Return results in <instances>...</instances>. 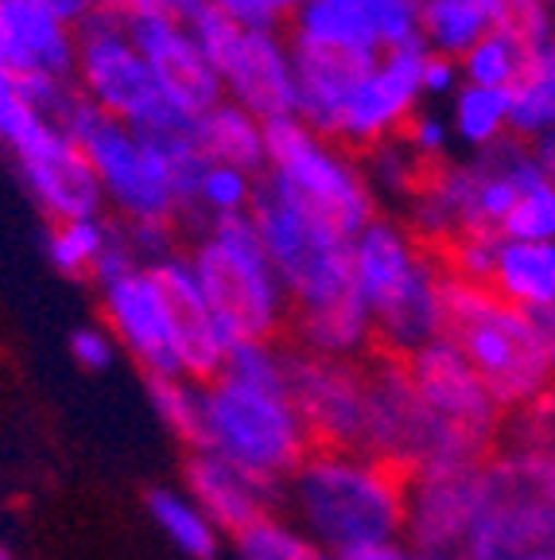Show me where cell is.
<instances>
[{"label":"cell","mask_w":555,"mask_h":560,"mask_svg":"<svg viewBox=\"0 0 555 560\" xmlns=\"http://www.w3.org/2000/svg\"><path fill=\"white\" fill-rule=\"evenodd\" d=\"M477 471L482 464H432L409 471L404 541L412 549L462 557L477 522Z\"/></svg>","instance_id":"obj_19"},{"label":"cell","mask_w":555,"mask_h":560,"mask_svg":"<svg viewBox=\"0 0 555 560\" xmlns=\"http://www.w3.org/2000/svg\"><path fill=\"white\" fill-rule=\"evenodd\" d=\"M39 121H47V117L35 114L32 102L24 97L20 74L9 67V59L0 55V144L12 149V144H16L20 137H27Z\"/></svg>","instance_id":"obj_40"},{"label":"cell","mask_w":555,"mask_h":560,"mask_svg":"<svg viewBox=\"0 0 555 560\" xmlns=\"http://www.w3.org/2000/svg\"><path fill=\"white\" fill-rule=\"evenodd\" d=\"M292 347L319 359H342V362H365L377 354V327L362 296L334 300V304L311 307V312H292Z\"/></svg>","instance_id":"obj_24"},{"label":"cell","mask_w":555,"mask_h":560,"mask_svg":"<svg viewBox=\"0 0 555 560\" xmlns=\"http://www.w3.org/2000/svg\"><path fill=\"white\" fill-rule=\"evenodd\" d=\"M547 4H552V9H555V0H547Z\"/></svg>","instance_id":"obj_51"},{"label":"cell","mask_w":555,"mask_h":560,"mask_svg":"<svg viewBox=\"0 0 555 560\" xmlns=\"http://www.w3.org/2000/svg\"><path fill=\"white\" fill-rule=\"evenodd\" d=\"M182 490L202 506V514L222 529V537H241L249 525L280 514V487L252 479L249 471L226 464L210 452H191L182 467Z\"/></svg>","instance_id":"obj_22"},{"label":"cell","mask_w":555,"mask_h":560,"mask_svg":"<svg viewBox=\"0 0 555 560\" xmlns=\"http://www.w3.org/2000/svg\"><path fill=\"white\" fill-rule=\"evenodd\" d=\"M39 4H44V9H51L55 16H62V20H67V24L79 27L82 20L90 16V12L102 9L105 0H39Z\"/></svg>","instance_id":"obj_45"},{"label":"cell","mask_w":555,"mask_h":560,"mask_svg":"<svg viewBox=\"0 0 555 560\" xmlns=\"http://www.w3.org/2000/svg\"><path fill=\"white\" fill-rule=\"evenodd\" d=\"M152 137V132L129 129L114 117L97 114L74 140L86 160L94 164L102 184L105 214L117 222H187V199H182L179 172H175V140Z\"/></svg>","instance_id":"obj_9"},{"label":"cell","mask_w":555,"mask_h":560,"mask_svg":"<svg viewBox=\"0 0 555 560\" xmlns=\"http://www.w3.org/2000/svg\"><path fill=\"white\" fill-rule=\"evenodd\" d=\"M409 377L424 412V455L432 464H482L505 436V412L451 335L409 354Z\"/></svg>","instance_id":"obj_7"},{"label":"cell","mask_w":555,"mask_h":560,"mask_svg":"<svg viewBox=\"0 0 555 560\" xmlns=\"http://www.w3.org/2000/svg\"><path fill=\"white\" fill-rule=\"evenodd\" d=\"M447 121H451L454 144L467 149V156L489 152L512 137V102L505 90H482L462 82V90L451 97Z\"/></svg>","instance_id":"obj_29"},{"label":"cell","mask_w":555,"mask_h":560,"mask_svg":"<svg viewBox=\"0 0 555 560\" xmlns=\"http://www.w3.org/2000/svg\"><path fill=\"white\" fill-rule=\"evenodd\" d=\"M252 226L261 234L272 269L284 280L292 312L334 304L354 296V237L334 222L295 202L284 187L261 175V191L252 202Z\"/></svg>","instance_id":"obj_8"},{"label":"cell","mask_w":555,"mask_h":560,"mask_svg":"<svg viewBox=\"0 0 555 560\" xmlns=\"http://www.w3.org/2000/svg\"><path fill=\"white\" fill-rule=\"evenodd\" d=\"M540 319V327H544V335H547V342H552V350H555V304L547 307L544 315H536Z\"/></svg>","instance_id":"obj_47"},{"label":"cell","mask_w":555,"mask_h":560,"mask_svg":"<svg viewBox=\"0 0 555 560\" xmlns=\"http://www.w3.org/2000/svg\"><path fill=\"white\" fill-rule=\"evenodd\" d=\"M555 545V417L547 405L512 412L477 471V522L462 560H517Z\"/></svg>","instance_id":"obj_3"},{"label":"cell","mask_w":555,"mask_h":560,"mask_svg":"<svg viewBox=\"0 0 555 560\" xmlns=\"http://www.w3.org/2000/svg\"><path fill=\"white\" fill-rule=\"evenodd\" d=\"M264 179L284 187L295 202H304L350 237H357L381 214V202L365 179L362 156L342 149L339 140L307 129L299 117L269 125Z\"/></svg>","instance_id":"obj_10"},{"label":"cell","mask_w":555,"mask_h":560,"mask_svg":"<svg viewBox=\"0 0 555 560\" xmlns=\"http://www.w3.org/2000/svg\"><path fill=\"white\" fill-rule=\"evenodd\" d=\"M191 140L206 164H229L252 175H264L269 164V125L226 97L194 117Z\"/></svg>","instance_id":"obj_25"},{"label":"cell","mask_w":555,"mask_h":560,"mask_svg":"<svg viewBox=\"0 0 555 560\" xmlns=\"http://www.w3.org/2000/svg\"><path fill=\"white\" fill-rule=\"evenodd\" d=\"M187 27L214 67L226 102L249 109L264 125L295 117V51L287 32L241 27L206 4Z\"/></svg>","instance_id":"obj_12"},{"label":"cell","mask_w":555,"mask_h":560,"mask_svg":"<svg viewBox=\"0 0 555 560\" xmlns=\"http://www.w3.org/2000/svg\"><path fill=\"white\" fill-rule=\"evenodd\" d=\"M0 55L20 82H74L79 27L39 0H0Z\"/></svg>","instance_id":"obj_21"},{"label":"cell","mask_w":555,"mask_h":560,"mask_svg":"<svg viewBox=\"0 0 555 560\" xmlns=\"http://www.w3.org/2000/svg\"><path fill=\"white\" fill-rule=\"evenodd\" d=\"M125 20H129V32L137 39L140 55L147 59V70H152L160 94L182 121H194L199 114H206L210 105L226 97L187 20L164 16V12H132Z\"/></svg>","instance_id":"obj_18"},{"label":"cell","mask_w":555,"mask_h":560,"mask_svg":"<svg viewBox=\"0 0 555 560\" xmlns=\"http://www.w3.org/2000/svg\"><path fill=\"white\" fill-rule=\"evenodd\" d=\"M517 560H555V545H544V549H529L524 557Z\"/></svg>","instance_id":"obj_48"},{"label":"cell","mask_w":555,"mask_h":560,"mask_svg":"<svg viewBox=\"0 0 555 560\" xmlns=\"http://www.w3.org/2000/svg\"><path fill=\"white\" fill-rule=\"evenodd\" d=\"M501 237H517V242H555V179L536 175L532 184L521 187L517 207L505 219Z\"/></svg>","instance_id":"obj_38"},{"label":"cell","mask_w":555,"mask_h":560,"mask_svg":"<svg viewBox=\"0 0 555 560\" xmlns=\"http://www.w3.org/2000/svg\"><path fill=\"white\" fill-rule=\"evenodd\" d=\"M489 292L529 315H544L555 304V242L501 237Z\"/></svg>","instance_id":"obj_27"},{"label":"cell","mask_w":555,"mask_h":560,"mask_svg":"<svg viewBox=\"0 0 555 560\" xmlns=\"http://www.w3.org/2000/svg\"><path fill=\"white\" fill-rule=\"evenodd\" d=\"M147 401H152V412H156L160 424L194 452L202 429V382H191V377H147Z\"/></svg>","instance_id":"obj_36"},{"label":"cell","mask_w":555,"mask_h":560,"mask_svg":"<svg viewBox=\"0 0 555 560\" xmlns=\"http://www.w3.org/2000/svg\"><path fill=\"white\" fill-rule=\"evenodd\" d=\"M117 354H121V347H117V339L105 324H86L70 335V359L79 362L82 370H90V374L109 370L117 362Z\"/></svg>","instance_id":"obj_42"},{"label":"cell","mask_w":555,"mask_h":560,"mask_svg":"<svg viewBox=\"0 0 555 560\" xmlns=\"http://www.w3.org/2000/svg\"><path fill=\"white\" fill-rule=\"evenodd\" d=\"M102 324L147 377H187L172 300L156 265H140L97 289Z\"/></svg>","instance_id":"obj_14"},{"label":"cell","mask_w":555,"mask_h":560,"mask_svg":"<svg viewBox=\"0 0 555 560\" xmlns=\"http://www.w3.org/2000/svg\"><path fill=\"white\" fill-rule=\"evenodd\" d=\"M346 560H462V557H447V552H420L409 541H389V545H374V549H362Z\"/></svg>","instance_id":"obj_44"},{"label":"cell","mask_w":555,"mask_h":560,"mask_svg":"<svg viewBox=\"0 0 555 560\" xmlns=\"http://www.w3.org/2000/svg\"><path fill=\"white\" fill-rule=\"evenodd\" d=\"M404 144L412 149V156L420 160L424 167H435L442 164V160L454 156V132H451V121H447V114H439V109H420L416 117H412L409 125H404Z\"/></svg>","instance_id":"obj_39"},{"label":"cell","mask_w":555,"mask_h":560,"mask_svg":"<svg viewBox=\"0 0 555 560\" xmlns=\"http://www.w3.org/2000/svg\"><path fill=\"white\" fill-rule=\"evenodd\" d=\"M362 452L377 455L400 471H416L424 455V412L412 389L409 362L385 350L365 359Z\"/></svg>","instance_id":"obj_20"},{"label":"cell","mask_w":555,"mask_h":560,"mask_svg":"<svg viewBox=\"0 0 555 560\" xmlns=\"http://www.w3.org/2000/svg\"><path fill=\"white\" fill-rule=\"evenodd\" d=\"M521 0H420V44L462 59L494 27L509 24Z\"/></svg>","instance_id":"obj_26"},{"label":"cell","mask_w":555,"mask_h":560,"mask_svg":"<svg viewBox=\"0 0 555 560\" xmlns=\"http://www.w3.org/2000/svg\"><path fill=\"white\" fill-rule=\"evenodd\" d=\"M447 335L505 417L544 405L555 382V350L536 315L447 277Z\"/></svg>","instance_id":"obj_5"},{"label":"cell","mask_w":555,"mask_h":560,"mask_svg":"<svg viewBox=\"0 0 555 560\" xmlns=\"http://www.w3.org/2000/svg\"><path fill=\"white\" fill-rule=\"evenodd\" d=\"M362 167H365L369 187H374L377 202H400V207L416 195L420 179H424V172H427V167L412 156L404 137L381 140V144H374V149H365Z\"/></svg>","instance_id":"obj_34"},{"label":"cell","mask_w":555,"mask_h":560,"mask_svg":"<svg viewBox=\"0 0 555 560\" xmlns=\"http://www.w3.org/2000/svg\"><path fill=\"white\" fill-rule=\"evenodd\" d=\"M424 59H427V47L412 44V47H400V51L381 55L374 67L365 70L362 82L350 94L346 109H342L339 132H334V140H339L342 149L362 156L365 149H374L381 140H392L404 132V125L427 105Z\"/></svg>","instance_id":"obj_15"},{"label":"cell","mask_w":555,"mask_h":560,"mask_svg":"<svg viewBox=\"0 0 555 560\" xmlns=\"http://www.w3.org/2000/svg\"><path fill=\"white\" fill-rule=\"evenodd\" d=\"M202 4L222 12V16H229L241 27H276V32H284L292 12L299 9L304 0H202Z\"/></svg>","instance_id":"obj_41"},{"label":"cell","mask_w":555,"mask_h":560,"mask_svg":"<svg viewBox=\"0 0 555 560\" xmlns=\"http://www.w3.org/2000/svg\"><path fill=\"white\" fill-rule=\"evenodd\" d=\"M9 156L16 164L20 184L27 187L32 202L51 222H74V219H97V214H105L102 184H97L94 164L51 121H39L27 137H20L9 149Z\"/></svg>","instance_id":"obj_16"},{"label":"cell","mask_w":555,"mask_h":560,"mask_svg":"<svg viewBox=\"0 0 555 560\" xmlns=\"http://www.w3.org/2000/svg\"><path fill=\"white\" fill-rule=\"evenodd\" d=\"M311 432L292 401L284 342H237L217 377L202 382V429L194 452H210L284 487L311 452Z\"/></svg>","instance_id":"obj_1"},{"label":"cell","mask_w":555,"mask_h":560,"mask_svg":"<svg viewBox=\"0 0 555 560\" xmlns=\"http://www.w3.org/2000/svg\"><path fill=\"white\" fill-rule=\"evenodd\" d=\"M509 102H512L509 129L517 140L532 144L547 129H555V35L532 51L529 70H524V79L509 94Z\"/></svg>","instance_id":"obj_31"},{"label":"cell","mask_w":555,"mask_h":560,"mask_svg":"<svg viewBox=\"0 0 555 560\" xmlns=\"http://www.w3.org/2000/svg\"><path fill=\"white\" fill-rule=\"evenodd\" d=\"M74 90L90 105H97L105 117H114L129 129L152 132V137L191 129V121H182L164 102L152 70H147V59L140 55L129 32V20L114 4H102L79 24Z\"/></svg>","instance_id":"obj_11"},{"label":"cell","mask_w":555,"mask_h":560,"mask_svg":"<svg viewBox=\"0 0 555 560\" xmlns=\"http://www.w3.org/2000/svg\"><path fill=\"white\" fill-rule=\"evenodd\" d=\"M144 510H147V517H152V525L164 534V541L172 545L179 557H187V560H217L222 557L226 537H222V529L202 514V506L182 487L147 490Z\"/></svg>","instance_id":"obj_28"},{"label":"cell","mask_w":555,"mask_h":560,"mask_svg":"<svg viewBox=\"0 0 555 560\" xmlns=\"http://www.w3.org/2000/svg\"><path fill=\"white\" fill-rule=\"evenodd\" d=\"M182 254L229 347L284 339L292 327V296L272 269L252 219L202 222Z\"/></svg>","instance_id":"obj_6"},{"label":"cell","mask_w":555,"mask_h":560,"mask_svg":"<svg viewBox=\"0 0 555 560\" xmlns=\"http://www.w3.org/2000/svg\"><path fill=\"white\" fill-rule=\"evenodd\" d=\"M529 149H532V156H536L540 172H544L547 179H555V129H547L544 137H536Z\"/></svg>","instance_id":"obj_46"},{"label":"cell","mask_w":555,"mask_h":560,"mask_svg":"<svg viewBox=\"0 0 555 560\" xmlns=\"http://www.w3.org/2000/svg\"><path fill=\"white\" fill-rule=\"evenodd\" d=\"M354 289L377 327V350L409 359L447 335V269L404 219L377 214L354 237Z\"/></svg>","instance_id":"obj_4"},{"label":"cell","mask_w":555,"mask_h":560,"mask_svg":"<svg viewBox=\"0 0 555 560\" xmlns=\"http://www.w3.org/2000/svg\"><path fill=\"white\" fill-rule=\"evenodd\" d=\"M0 560H20V557L12 549H4V545H0Z\"/></svg>","instance_id":"obj_50"},{"label":"cell","mask_w":555,"mask_h":560,"mask_svg":"<svg viewBox=\"0 0 555 560\" xmlns=\"http://www.w3.org/2000/svg\"><path fill=\"white\" fill-rule=\"evenodd\" d=\"M532 51H536V47H532L512 24L494 27V32L482 35V39L459 59L462 82H467V86L505 90V94H512L517 82L524 79V70H529Z\"/></svg>","instance_id":"obj_30"},{"label":"cell","mask_w":555,"mask_h":560,"mask_svg":"<svg viewBox=\"0 0 555 560\" xmlns=\"http://www.w3.org/2000/svg\"><path fill=\"white\" fill-rule=\"evenodd\" d=\"M497 249H501V234L489 230H467L454 242H447L439 249V261L447 269V277L459 284H474V289H489L497 269Z\"/></svg>","instance_id":"obj_37"},{"label":"cell","mask_w":555,"mask_h":560,"mask_svg":"<svg viewBox=\"0 0 555 560\" xmlns=\"http://www.w3.org/2000/svg\"><path fill=\"white\" fill-rule=\"evenodd\" d=\"M114 234H117V222L109 214L51 222V230H47V257H51V265L62 277L94 280V269L105 249H109V242H114Z\"/></svg>","instance_id":"obj_32"},{"label":"cell","mask_w":555,"mask_h":560,"mask_svg":"<svg viewBox=\"0 0 555 560\" xmlns=\"http://www.w3.org/2000/svg\"><path fill=\"white\" fill-rule=\"evenodd\" d=\"M287 385L315 447H362L365 362L319 359L287 347Z\"/></svg>","instance_id":"obj_17"},{"label":"cell","mask_w":555,"mask_h":560,"mask_svg":"<svg viewBox=\"0 0 555 560\" xmlns=\"http://www.w3.org/2000/svg\"><path fill=\"white\" fill-rule=\"evenodd\" d=\"M462 90V62L451 59V55H435L427 51L424 59V97L427 102H451Z\"/></svg>","instance_id":"obj_43"},{"label":"cell","mask_w":555,"mask_h":560,"mask_svg":"<svg viewBox=\"0 0 555 560\" xmlns=\"http://www.w3.org/2000/svg\"><path fill=\"white\" fill-rule=\"evenodd\" d=\"M234 557L237 560H339L327 549L299 534L284 514H269L264 522L249 525L241 537H234Z\"/></svg>","instance_id":"obj_35"},{"label":"cell","mask_w":555,"mask_h":560,"mask_svg":"<svg viewBox=\"0 0 555 560\" xmlns=\"http://www.w3.org/2000/svg\"><path fill=\"white\" fill-rule=\"evenodd\" d=\"M280 514L339 560L404 541L409 471L362 447H311L280 487Z\"/></svg>","instance_id":"obj_2"},{"label":"cell","mask_w":555,"mask_h":560,"mask_svg":"<svg viewBox=\"0 0 555 560\" xmlns=\"http://www.w3.org/2000/svg\"><path fill=\"white\" fill-rule=\"evenodd\" d=\"M156 272L164 280L167 300H172V312H175V327H179L182 370H187L191 382H210V377H217V370L226 366L234 347H229L226 331L217 324L214 307L202 296L194 269L182 249L164 257V261H156Z\"/></svg>","instance_id":"obj_23"},{"label":"cell","mask_w":555,"mask_h":560,"mask_svg":"<svg viewBox=\"0 0 555 560\" xmlns=\"http://www.w3.org/2000/svg\"><path fill=\"white\" fill-rule=\"evenodd\" d=\"M284 32L292 51L381 59L420 44V0H304Z\"/></svg>","instance_id":"obj_13"},{"label":"cell","mask_w":555,"mask_h":560,"mask_svg":"<svg viewBox=\"0 0 555 560\" xmlns=\"http://www.w3.org/2000/svg\"><path fill=\"white\" fill-rule=\"evenodd\" d=\"M261 191V175L241 172L229 164H206L194 187L191 219L199 222H222V219H249L252 202Z\"/></svg>","instance_id":"obj_33"},{"label":"cell","mask_w":555,"mask_h":560,"mask_svg":"<svg viewBox=\"0 0 555 560\" xmlns=\"http://www.w3.org/2000/svg\"><path fill=\"white\" fill-rule=\"evenodd\" d=\"M544 405H547V412H552V417H555V382H552V389H547Z\"/></svg>","instance_id":"obj_49"}]
</instances>
